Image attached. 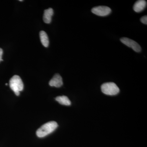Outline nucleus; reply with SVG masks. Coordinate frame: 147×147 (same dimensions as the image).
<instances>
[{
	"mask_svg": "<svg viewBox=\"0 0 147 147\" xmlns=\"http://www.w3.org/2000/svg\"><path fill=\"white\" fill-rule=\"evenodd\" d=\"M3 54V50L1 48H0V62L3 61L2 55Z\"/></svg>",
	"mask_w": 147,
	"mask_h": 147,
	"instance_id": "12",
	"label": "nucleus"
},
{
	"mask_svg": "<svg viewBox=\"0 0 147 147\" xmlns=\"http://www.w3.org/2000/svg\"><path fill=\"white\" fill-rule=\"evenodd\" d=\"M40 37L42 45L45 47H47L49 44V40L48 36L44 31L40 32Z\"/></svg>",
	"mask_w": 147,
	"mask_h": 147,
	"instance_id": "9",
	"label": "nucleus"
},
{
	"mask_svg": "<svg viewBox=\"0 0 147 147\" xmlns=\"http://www.w3.org/2000/svg\"><path fill=\"white\" fill-rule=\"evenodd\" d=\"M56 100L58 101L60 104L64 105H70L71 102L68 98L65 96H59L56 98Z\"/></svg>",
	"mask_w": 147,
	"mask_h": 147,
	"instance_id": "10",
	"label": "nucleus"
},
{
	"mask_svg": "<svg viewBox=\"0 0 147 147\" xmlns=\"http://www.w3.org/2000/svg\"><path fill=\"white\" fill-rule=\"evenodd\" d=\"M92 12L97 16H104L109 15L111 12V9L105 6H99L93 7Z\"/></svg>",
	"mask_w": 147,
	"mask_h": 147,
	"instance_id": "4",
	"label": "nucleus"
},
{
	"mask_svg": "<svg viewBox=\"0 0 147 147\" xmlns=\"http://www.w3.org/2000/svg\"><path fill=\"white\" fill-rule=\"evenodd\" d=\"M20 1H22V0H20Z\"/></svg>",
	"mask_w": 147,
	"mask_h": 147,
	"instance_id": "13",
	"label": "nucleus"
},
{
	"mask_svg": "<svg viewBox=\"0 0 147 147\" xmlns=\"http://www.w3.org/2000/svg\"><path fill=\"white\" fill-rule=\"evenodd\" d=\"M141 21L143 24L147 25V16H143L141 18Z\"/></svg>",
	"mask_w": 147,
	"mask_h": 147,
	"instance_id": "11",
	"label": "nucleus"
},
{
	"mask_svg": "<svg viewBox=\"0 0 147 147\" xmlns=\"http://www.w3.org/2000/svg\"><path fill=\"white\" fill-rule=\"evenodd\" d=\"M147 2L144 0H139L136 1L133 6V9L137 12L142 11L146 8Z\"/></svg>",
	"mask_w": 147,
	"mask_h": 147,
	"instance_id": "7",
	"label": "nucleus"
},
{
	"mask_svg": "<svg viewBox=\"0 0 147 147\" xmlns=\"http://www.w3.org/2000/svg\"><path fill=\"white\" fill-rule=\"evenodd\" d=\"M54 14V10L52 8H49L44 11L43 20L45 23L50 24L52 21V17Z\"/></svg>",
	"mask_w": 147,
	"mask_h": 147,
	"instance_id": "8",
	"label": "nucleus"
},
{
	"mask_svg": "<svg viewBox=\"0 0 147 147\" xmlns=\"http://www.w3.org/2000/svg\"><path fill=\"white\" fill-rule=\"evenodd\" d=\"M121 41L125 45L128 46V47H131L135 52L139 53L142 50L141 46L136 42L131 39L126 37L122 38L120 39Z\"/></svg>",
	"mask_w": 147,
	"mask_h": 147,
	"instance_id": "5",
	"label": "nucleus"
},
{
	"mask_svg": "<svg viewBox=\"0 0 147 147\" xmlns=\"http://www.w3.org/2000/svg\"><path fill=\"white\" fill-rule=\"evenodd\" d=\"M9 86L16 96L20 95V92L24 89V85L20 76L15 75L12 76L9 81Z\"/></svg>",
	"mask_w": 147,
	"mask_h": 147,
	"instance_id": "2",
	"label": "nucleus"
},
{
	"mask_svg": "<svg viewBox=\"0 0 147 147\" xmlns=\"http://www.w3.org/2000/svg\"><path fill=\"white\" fill-rule=\"evenodd\" d=\"M49 84L51 86L60 88L63 84L61 76L58 74H56L50 80Z\"/></svg>",
	"mask_w": 147,
	"mask_h": 147,
	"instance_id": "6",
	"label": "nucleus"
},
{
	"mask_svg": "<svg viewBox=\"0 0 147 147\" xmlns=\"http://www.w3.org/2000/svg\"><path fill=\"white\" fill-rule=\"evenodd\" d=\"M5 85H6V86H7V84H5Z\"/></svg>",
	"mask_w": 147,
	"mask_h": 147,
	"instance_id": "14",
	"label": "nucleus"
},
{
	"mask_svg": "<svg viewBox=\"0 0 147 147\" xmlns=\"http://www.w3.org/2000/svg\"><path fill=\"white\" fill-rule=\"evenodd\" d=\"M58 125L54 121L48 122L40 127L37 130L36 134L38 137L42 138L51 134L57 128Z\"/></svg>",
	"mask_w": 147,
	"mask_h": 147,
	"instance_id": "1",
	"label": "nucleus"
},
{
	"mask_svg": "<svg viewBox=\"0 0 147 147\" xmlns=\"http://www.w3.org/2000/svg\"><path fill=\"white\" fill-rule=\"evenodd\" d=\"M101 90L103 93L108 95H115L120 91L118 87L113 82H108L102 84Z\"/></svg>",
	"mask_w": 147,
	"mask_h": 147,
	"instance_id": "3",
	"label": "nucleus"
}]
</instances>
